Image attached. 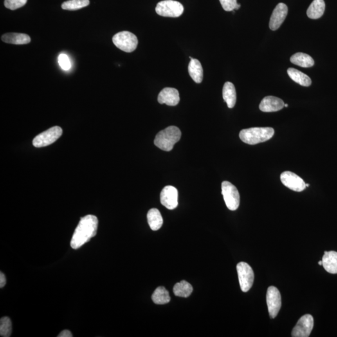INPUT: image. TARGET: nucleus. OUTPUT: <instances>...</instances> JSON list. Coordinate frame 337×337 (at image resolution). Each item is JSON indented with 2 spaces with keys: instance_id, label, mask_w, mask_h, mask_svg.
<instances>
[{
  "instance_id": "f257e3e1",
  "label": "nucleus",
  "mask_w": 337,
  "mask_h": 337,
  "mask_svg": "<svg viewBox=\"0 0 337 337\" xmlns=\"http://www.w3.org/2000/svg\"><path fill=\"white\" fill-rule=\"evenodd\" d=\"M98 228V219L95 215H87L82 218L72 237L71 248L80 249L96 235Z\"/></svg>"
},
{
  "instance_id": "f03ea898",
  "label": "nucleus",
  "mask_w": 337,
  "mask_h": 337,
  "mask_svg": "<svg viewBox=\"0 0 337 337\" xmlns=\"http://www.w3.org/2000/svg\"><path fill=\"white\" fill-rule=\"evenodd\" d=\"M274 132L272 127H252L242 130L239 137L244 143L255 145L269 140L273 138Z\"/></svg>"
},
{
  "instance_id": "7ed1b4c3",
  "label": "nucleus",
  "mask_w": 337,
  "mask_h": 337,
  "mask_svg": "<svg viewBox=\"0 0 337 337\" xmlns=\"http://www.w3.org/2000/svg\"><path fill=\"white\" fill-rule=\"evenodd\" d=\"M181 131L176 126L166 128L157 134L154 139V145L165 151H170L181 139Z\"/></svg>"
},
{
  "instance_id": "20e7f679",
  "label": "nucleus",
  "mask_w": 337,
  "mask_h": 337,
  "mask_svg": "<svg viewBox=\"0 0 337 337\" xmlns=\"http://www.w3.org/2000/svg\"><path fill=\"white\" fill-rule=\"evenodd\" d=\"M112 42L117 48L126 53H131L136 49L138 40L136 36L129 31H121L112 38Z\"/></svg>"
},
{
  "instance_id": "39448f33",
  "label": "nucleus",
  "mask_w": 337,
  "mask_h": 337,
  "mask_svg": "<svg viewBox=\"0 0 337 337\" xmlns=\"http://www.w3.org/2000/svg\"><path fill=\"white\" fill-rule=\"evenodd\" d=\"M184 10L183 4L174 0H164L159 2L156 7L157 14L164 17H179L183 15Z\"/></svg>"
},
{
  "instance_id": "423d86ee",
  "label": "nucleus",
  "mask_w": 337,
  "mask_h": 337,
  "mask_svg": "<svg viewBox=\"0 0 337 337\" xmlns=\"http://www.w3.org/2000/svg\"><path fill=\"white\" fill-rule=\"evenodd\" d=\"M222 194L227 208L231 211L237 210L240 204V195L235 186L230 182L224 181L222 183Z\"/></svg>"
},
{
  "instance_id": "0eeeda50",
  "label": "nucleus",
  "mask_w": 337,
  "mask_h": 337,
  "mask_svg": "<svg viewBox=\"0 0 337 337\" xmlns=\"http://www.w3.org/2000/svg\"><path fill=\"white\" fill-rule=\"evenodd\" d=\"M63 130L59 126L49 128L36 136L33 141V145L36 147H46L51 145L62 136Z\"/></svg>"
},
{
  "instance_id": "6e6552de",
  "label": "nucleus",
  "mask_w": 337,
  "mask_h": 337,
  "mask_svg": "<svg viewBox=\"0 0 337 337\" xmlns=\"http://www.w3.org/2000/svg\"><path fill=\"white\" fill-rule=\"evenodd\" d=\"M237 271L240 289L242 292H248L253 287L254 281V273L253 269L247 263L242 262L237 265Z\"/></svg>"
},
{
  "instance_id": "1a4fd4ad",
  "label": "nucleus",
  "mask_w": 337,
  "mask_h": 337,
  "mask_svg": "<svg viewBox=\"0 0 337 337\" xmlns=\"http://www.w3.org/2000/svg\"><path fill=\"white\" fill-rule=\"evenodd\" d=\"M266 300L270 316L271 318H275L282 305L279 291L275 287H269L267 292Z\"/></svg>"
},
{
  "instance_id": "9d476101",
  "label": "nucleus",
  "mask_w": 337,
  "mask_h": 337,
  "mask_svg": "<svg viewBox=\"0 0 337 337\" xmlns=\"http://www.w3.org/2000/svg\"><path fill=\"white\" fill-rule=\"evenodd\" d=\"M314 320L313 316L310 314L304 315L296 323L292 332L293 337H308L313 330Z\"/></svg>"
},
{
  "instance_id": "9b49d317",
  "label": "nucleus",
  "mask_w": 337,
  "mask_h": 337,
  "mask_svg": "<svg viewBox=\"0 0 337 337\" xmlns=\"http://www.w3.org/2000/svg\"><path fill=\"white\" fill-rule=\"evenodd\" d=\"M280 180L285 186L295 192H302L306 188L304 181L295 173L291 171L282 173Z\"/></svg>"
},
{
  "instance_id": "f8f14e48",
  "label": "nucleus",
  "mask_w": 337,
  "mask_h": 337,
  "mask_svg": "<svg viewBox=\"0 0 337 337\" xmlns=\"http://www.w3.org/2000/svg\"><path fill=\"white\" fill-rule=\"evenodd\" d=\"M162 205L169 210H174L178 206V191L172 186H166L160 195Z\"/></svg>"
},
{
  "instance_id": "ddd939ff",
  "label": "nucleus",
  "mask_w": 337,
  "mask_h": 337,
  "mask_svg": "<svg viewBox=\"0 0 337 337\" xmlns=\"http://www.w3.org/2000/svg\"><path fill=\"white\" fill-rule=\"evenodd\" d=\"M288 14V7L286 4L278 3L273 11L269 22V27L271 30L275 31L280 28Z\"/></svg>"
},
{
  "instance_id": "4468645a",
  "label": "nucleus",
  "mask_w": 337,
  "mask_h": 337,
  "mask_svg": "<svg viewBox=\"0 0 337 337\" xmlns=\"http://www.w3.org/2000/svg\"><path fill=\"white\" fill-rule=\"evenodd\" d=\"M157 100L160 104L175 106L179 104L180 101L179 91L172 87H166L159 93Z\"/></svg>"
},
{
  "instance_id": "2eb2a0df",
  "label": "nucleus",
  "mask_w": 337,
  "mask_h": 337,
  "mask_svg": "<svg viewBox=\"0 0 337 337\" xmlns=\"http://www.w3.org/2000/svg\"><path fill=\"white\" fill-rule=\"evenodd\" d=\"M285 103L281 99L275 96H266L260 103V111L266 112L280 111L284 107Z\"/></svg>"
},
{
  "instance_id": "dca6fc26",
  "label": "nucleus",
  "mask_w": 337,
  "mask_h": 337,
  "mask_svg": "<svg viewBox=\"0 0 337 337\" xmlns=\"http://www.w3.org/2000/svg\"><path fill=\"white\" fill-rule=\"evenodd\" d=\"M322 266L327 273L337 274V253L336 251L325 252L322 258Z\"/></svg>"
},
{
  "instance_id": "f3484780",
  "label": "nucleus",
  "mask_w": 337,
  "mask_h": 337,
  "mask_svg": "<svg viewBox=\"0 0 337 337\" xmlns=\"http://www.w3.org/2000/svg\"><path fill=\"white\" fill-rule=\"evenodd\" d=\"M1 40L6 43L26 44L31 42L30 36L24 33H8L1 37Z\"/></svg>"
},
{
  "instance_id": "a211bd4d",
  "label": "nucleus",
  "mask_w": 337,
  "mask_h": 337,
  "mask_svg": "<svg viewBox=\"0 0 337 337\" xmlns=\"http://www.w3.org/2000/svg\"><path fill=\"white\" fill-rule=\"evenodd\" d=\"M190 62L188 66L189 73L191 78L196 83H201L203 80V68L201 63L190 56Z\"/></svg>"
},
{
  "instance_id": "6ab92c4d",
  "label": "nucleus",
  "mask_w": 337,
  "mask_h": 337,
  "mask_svg": "<svg viewBox=\"0 0 337 337\" xmlns=\"http://www.w3.org/2000/svg\"><path fill=\"white\" fill-rule=\"evenodd\" d=\"M222 96L229 108H233L235 106L236 100H237V95H236L234 85L232 83H225L223 89H222Z\"/></svg>"
},
{
  "instance_id": "aec40b11",
  "label": "nucleus",
  "mask_w": 337,
  "mask_h": 337,
  "mask_svg": "<svg viewBox=\"0 0 337 337\" xmlns=\"http://www.w3.org/2000/svg\"><path fill=\"white\" fill-rule=\"evenodd\" d=\"M325 10L324 0H314L307 11L308 17L316 20L322 17Z\"/></svg>"
},
{
  "instance_id": "412c9836",
  "label": "nucleus",
  "mask_w": 337,
  "mask_h": 337,
  "mask_svg": "<svg viewBox=\"0 0 337 337\" xmlns=\"http://www.w3.org/2000/svg\"><path fill=\"white\" fill-rule=\"evenodd\" d=\"M148 224L152 231L159 230L163 226V219L160 211L157 209H151L147 215Z\"/></svg>"
},
{
  "instance_id": "4be33fe9",
  "label": "nucleus",
  "mask_w": 337,
  "mask_h": 337,
  "mask_svg": "<svg viewBox=\"0 0 337 337\" xmlns=\"http://www.w3.org/2000/svg\"><path fill=\"white\" fill-rule=\"evenodd\" d=\"M287 73L294 82L298 83L301 86L308 87L311 86L312 84L311 78L297 69L291 67L287 70Z\"/></svg>"
},
{
  "instance_id": "5701e85b",
  "label": "nucleus",
  "mask_w": 337,
  "mask_h": 337,
  "mask_svg": "<svg viewBox=\"0 0 337 337\" xmlns=\"http://www.w3.org/2000/svg\"><path fill=\"white\" fill-rule=\"evenodd\" d=\"M291 62L292 63L302 67H312L315 64L314 60L311 56L303 53L294 54L291 56Z\"/></svg>"
},
{
  "instance_id": "b1692460",
  "label": "nucleus",
  "mask_w": 337,
  "mask_h": 337,
  "mask_svg": "<svg viewBox=\"0 0 337 337\" xmlns=\"http://www.w3.org/2000/svg\"><path fill=\"white\" fill-rule=\"evenodd\" d=\"M174 295L180 297L187 298L191 295L193 292V287L190 283L186 280H182L177 283L173 289Z\"/></svg>"
},
{
  "instance_id": "393cba45",
  "label": "nucleus",
  "mask_w": 337,
  "mask_h": 337,
  "mask_svg": "<svg viewBox=\"0 0 337 337\" xmlns=\"http://www.w3.org/2000/svg\"><path fill=\"white\" fill-rule=\"evenodd\" d=\"M152 300L157 305H164L170 301L169 294L165 287H159L155 290L152 295Z\"/></svg>"
},
{
  "instance_id": "a878e982",
  "label": "nucleus",
  "mask_w": 337,
  "mask_h": 337,
  "mask_svg": "<svg viewBox=\"0 0 337 337\" xmlns=\"http://www.w3.org/2000/svg\"><path fill=\"white\" fill-rule=\"evenodd\" d=\"M89 4V0H69L62 4V7L66 10H78Z\"/></svg>"
},
{
  "instance_id": "bb28decb",
  "label": "nucleus",
  "mask_w": 337,
  "mask_h": 337,
  "mask_svg": "<svg viewBox=\"0 0 337 337\" xmlns=\"http://www.w3.org/2000/svg\"><path fill=\"white\" fill-rule=\"evenodd\" d=\"M12 333V323L8 316H4L0 320V336L9 337Z\"/></svg>"
},
{
  "instance_id": "cd10ccee",
  "label": "nucleus",
  "mask_w": 337,
  "mask_h": 337,
  "mask_svg": "<svg viewBox=\"0 0 337 337\" xmlns=\"http://www.w3.org/2000/svg\"><path fill=\"white\" fill-rule=\"evenodd\" d=\"M28 0H4V6L11 10L22 7L25 5Z\"/></svg>"
},
{
  "instance_id": "c85d7f7f",
  "label": "nucleus",
  "mask_w": 337,
  "mask_h": 337,
  "mask_svg": "<svg viewBox=\"0 0 337 337\" xmlns=\"http://www.w3.org/2000/svg\"><path fill=\"white\" fill-rule=\"evenodd\" d=\"M58 63H59L60 67L64 71L69 70L71 68L70 60H69L68 56L65 55V54H61L58 56Z\"/></svg>"
},
{
  "instance_id": "c756f323",
  "label": "nucleus",
  "mask_w": 337,
  "mask_h": 337,
  "mask_svg": "<svg viewBox=\"0 0 337 337\" xmlns=\"http://www.w3.org/2000/svg\"><path fill=\"white\" fill-rule=\"evenodd\" d=\"M224 10L226 11H231L235 10L237 5V0H219Z\"/></svg>"
},
{
  "instance_id": "7c9ffc66",
  "label": "nucleus",
  "mask_w": 337,
  "mask_h": 337,
  "mask_svg": "<svg viewBox=\"0 0 337 337\" xmlns=\"http://www.w3.org/2000/svg\"><path fill=\"white\" fill-rule=\"evenodd\" d=\"M58 337H73V334L68 330H64L63 331L61 332V333L58 335Z\"/></svg>"
},
{
  "instance_id": "2f4dec72",
  "label": "nucleus",
  "mask_w": 337,
  "mask_h": 337,
  "mask_svg": "<svg viewBox=\"0 0 337 337\" xmlns=\"http://www.w3.org/2000/svg\"><path fill=\"white\" fill-rule=\"evenodd\" d=\"M6 282V277L4 274L0 273V288H3L5 285Z\"/></svg>"
},
{
  "instance_id": "473e14b6",
  "label": "nucleus",
  "mask_w": 337,
  "mask_h": 337,
  "mask_svg": "<svg viewBox=\"0 0 337 337\" xmlns=\"http://www.w3.org/2000/svg\"><path fill=\"white\" fill-rule=\"evenodd\" d=\"M240 7V4H237V5L235 6V10H239V9Z\"/></svg>"
},
{
  "instance_id": "72a5a7b5",
  "label": "nucleus",
  "mask_w": 337,
  "mask_h": 337,
  "mask_svg": "<svg viewBox=\"0 0 337 337\" xmlns=\"http://www.w3.org/2000/svg\"><path fill=\"white\" fill-rule=\"evenodd\" d=\"M318 264L320 265V266H322V260H320V261H319Z\"/></svg>"
},
{
  "instance_id": "f704fd0d",
  "label": "nucleus",
  "mask_w": 337,
  "mask_h": 337,
  "mask_svg": "<svg viewBox=\"0 0 337 337\" xmlns=\"http://www.w3.org/2000/svg\"><path fill=\"white\" fill-rule=\"evenodd\" d=\"M288 105H289L287 104H285L284 106L287 107H288Z\"/></svg>"
},
{
  "instance_id": "c9c22d12",
  "label": "nucleus",
  "mask_w": 337,
  "mask_h": 337,
  "mask_svg": "<svg viewBox=\"0 0 337 337\" xmlns=\"http://www.w3.org/2000/svg\"><path fill=\"white\" fill-rule=\"evenodd\" d=\"M305 185H306V187H309V184H305Z\"/></svg>"
}]
</instances>
